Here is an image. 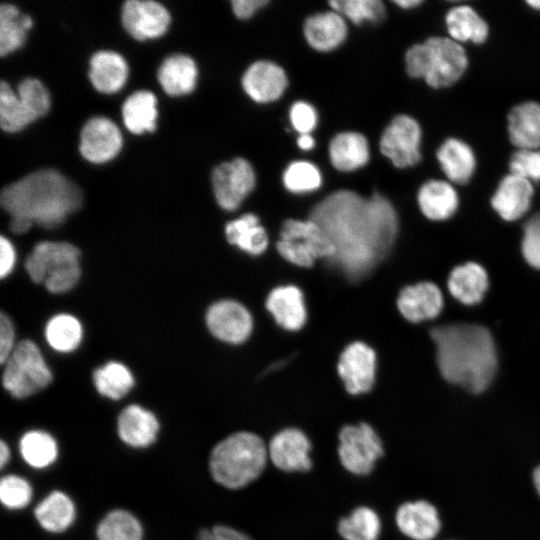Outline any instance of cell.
<instances>
[{
	"instance_id": "53",
	"label": "cell",
	"mask_w": 540,
	"mask_h": 540,
	"mask_svg": "<svg viewBox=\"0 0 540 540\" xmlns=\"http://www.w3.org/2000/svg\"><path fill=\"white\" fill-rule=\"evenodd\" d=\"M11 449L5 440L0 441V468L3 470L10 462Z\"/></svg>"
},
{
	"instance_id": "24",
	"label": "cell",
	"mask_w": 540,
	"mask_h": 540,
	"mask_svg": "<svg viewBox=\"0 0 540 540\" xmlns=\"http://www.w3.org/2000/svg\"><path fill=\"white\" fill-rule=\"evenodd\" d=\"M304 36L313 49L328 52L339 47L347 36L344 17L335 11L309 16L304 23Z\"/></svg>"
},
{
	"instance_id": "46",
	"label": "cell",
	"mask_w": 540,
	"mask_h": 540,
	"mask_svg": "<svg viewBox=\"0 0 540 540\" xmlns=\"http://www.w3.org/2000/svg\"><path fill=\"white\" fill-rule=\"evenodd\" d=\"M522 253L528 264L540 269V214L533 215L524 226Z\"/></svg>"
},
{
	"instance_id": "21",
	"label": "cell",
	"mask_w": 540,
	"mask_h": 540,
	"mask_svg": "<svg viewBox=\"0 0 540 540\" xmlns=\"http://www.w3.org/2000/svg\"><path fill=\"white\" fill-rule=\"evenodd\" d=\"M33 515L39 527L44 531L50 534H61L74 524L77 509L70 495L55 489L35 505Z\"/></svg>"
},
{
	"instance_id": "9",
	"label": "cell",
	"mask_w": 540,
	"mask_h": 540,
	"mask_svg": "<svg viewBox=\"0 0 540 540\" xmlns=\"http://www.w3.org/2000/svg\"><path fill=\"white\" fill-rule=\"evenodd\" d=\"M276 248L283 258L301 267H311L316 259H330L335 253L325 232L311 219H287Z\"/></svg>"
},
{
	"instance_id": "4",
	"label": "cell",
	"mask_w": 540,
	"mask_h": 540,
	"mask_svg": "<svg viewBox=\"0 0 540 540\" xmlns=\"http://www.w3.org/2000/svg\"><path fill=\"white\" fill-rule=\"evenodd\" d=\"M268 447L252 431H236L210 450L208 470L212 480L228 490H241L256 482L266 470Z\"/></svg>"
},
{
	"instance_id": "12",
	"label": "cell",
	"mask_w": 540,
	"mask_h": 540,
	"mask_svg": "<svg viewBox=\"0 0 540 540\" xmlns=\"http://www.w3.org/2000/svg\"><path fill=\"white\" fill-rule=\"evenodd\" d=\"M256 175L244 158L223 162L212 172V187L217 203L227 211L235 210L254 189Z\"/></svg>"
},
{
	"instance_id": "37",
	"label": "cell",
	"mask_w": 540,
	"mask_h": 540,
	"mask_svg": "<svg viewBox=\"0 0 540 540\" xmlns=\"http://www.w3.org/2000/svg\"><path fill=\"white\" fill-rule=\"evenodd\" d=\"M446 26L450 38L456 42L480 44L488 36L487 23L470 6L459 5L450 9L446 15Z\"/></svg>"
},
{
	"instance_id": "45",
	"label": "cell",
	"mask_w": 540,
	"mask_h": 540,
	"mask_svg": "<svg viewBox=\"0 0 540 540\" xmlns=\"http://www.w3.org/2000/svg\"><path fill=\"white\" fill-rule=\"evenodd\" d=\"M510 173L531 181H540V150L519 149L509 163Z\"/></svg>"
},
{
	"instance_id": "55",
	"label": "cell",
	"mask_w": 540,
	"mask_h": 540,
	"mask_svg": "<svg viewBox=\"0 0 540 540\" xmlns=\"http://www.w3.org/2000/svg\"><path fill=\"white\" fill-rule=\"evenodd\" d=\"M394 3L403 8L410 9L422 3L421 0H395Z\"/></svg>"
},
{
	"instance_id": "50",
	"label": "cell",
	"mask_w": 540,
	"mask_h": 540,
	"mask_svg": "<svg viewBox=\"0 0 540 540\" xmlns=\"http://www.w3.org/2000/svg\"><path fill=\"white\" fill-rule=\"evenodd\" d=\"M0 275L7 277L13 270L16 262V252L9 239L2 236L0 239Z\"/></svg>"
},
{
	"instance_id": "26",
	"label": "cell",
	"mask_w": 540,
	"mask_h": 540,
	"mask_svg": "<svg viewBox=\"0 0 540 540\" xmlns=\"http://www.w3.org/2000/svg\"><path fill=\"white\" fill-rule=\"evenodd\" d=\"M128 76L125 59L113 51H99L90 59L89 78L96 90L111 94L120 90Z\"/></svg>"
},
{
	"instance_id": "23",
	"label": "cell",
	"mask_w": 540,
	"mask_h": 540,
	"mask_svg": "<svg viewBox=\"0 0 540 540\" xmlns=\"http://www.w3.org/2000/svg\"><path fill=\"white\" fill-rule=\"evenodd\" d=\"M532 196L531 182L510 173L499 183L491 204L504 220L514 221L527 212Z\"/></svg>"
},
{
	"instance_id": "41",
	"label": "cell",
	"mask_w": 540,
	"mask_h": 540,
	"mask_svg": "<svg viewBox=\"0 0 540 540\" xmlns=\"http://www.w3.org/2000/svg\"><path fill=\"white\" fill-rule=\"evenodd\" d=\"M83 330L77 318L70 314H57L46 324L45 338L56 351L67 353L75 350L81 343Z\"/></svg>"
},
{
	"instance_id": "33",
	"label": "cell",
	"mask_w": 540,
	"mask_h": 540,
	"mask_svg": "<svg viewBox=\"0 0 540 540\" xmlns=\"http://www.w3.org/2000/svg\"><path fill=\"white\" fill-rule=\"evenodd\" d=\"M437 159L445 175L458 184L468 182L475 169L472 149L456 138H449L440 146Z\"/></svg>"
},
{
	"instance_id": "44",
	"label": "cell",
	"mask_w": 540,
	"mask_h": 540,
	"mask_svg": "<svg viewBox=\"0 0 540 540\" xmlns=\"http://www.w3.org/2000/svg\"><path fill=\"white\" fill-rule=\"evenodd\" d=\"M283 183L293 193H307L317 190L322 183L319 169L308 161H294L283 174Z\"/></svg>"
},
{
	"instance_id": "39",
	"label": "cell",
	"mask_w": 540,
	"mask_h": 540,
	"mask_svg": "<svg viewBox=\"0 0 540 540\" xmlns=\"http://www.w3.org/2000/svg\"><path fill=\"white\" fill-rule=\"evenodd\" d=\"M33 26L29 15H21L19 9L12 4L0 7V55L2 57L20 48L26 32Z\"/></svg>"
},
{
	"instance_id": "56",
	"label": "cell",
	"mask_w": 540,
	"mask_h": 540,
	"mask_svg": "<svg viewBox=\"0 0 540 540\" xmlns=\"http://www.w3.org/2000/svg\"><path fill=\"white\" fill-rule=\"evenodd\" d=\"M532 479H533L535 489H536L538 495L540 496V465H538L534 469Z\"/></svg>"
},
{
	"instance_id": "34",
	"label": "cell",
	"mask_w": 540,
	"mask_h": 540,
	"mask_svg": "<svg viewBox=\"0 0 540 540\" xmlns=\"http://www.w3.org/2000/svg\"><path fill=\"white\" fill-rule=\"evenodd\" d=\"M381 519L373 508L359 505L348 515L339 518L337 534L342 540H378L381 534Z\"/></svg>"
},
{
	"instance_id": "2",
	"label": "cell",
	"mask_w": 540,
	"mask_h": 540,
	"mask_svg": "<svg viewBox=\"0 0 540 540\" xmlns=\"http://www.w3.org/2000/svg\"><path fill=\"white\" fill-rule=\"evenodd\" d=\"M430 336L445 380L472 393H481L489 386L497 368V354L487 328L469 323L448 324L433 328Z\"/></svg>"
},
{
	"instance_id": "29",
	"label": "cell",
	"mask_w": 540,
	"mask_h": 540,
	"mask_svg": "<svg viewBox=\"0 0 540 540\" xmlns=\"http://www.w3.org/2000/svg\"><path fill=\"white\" fill-rule=\"evenodd\" d=\"M18 450L23 462L35 470L51 467L59 457L58 441L42 429L24 432L19 439Z\"/></svg>"
},
{
	"instance_id": "7",
	"label": "cell",
	"mask_w": 540,
	"mask_h": 540,
	"mask_svg": "<svg viewBox=\"0 0 540 540\" xmlns=\"http://www.w3.org/2000/svg\"><path fill=\"white\" fill-rule=\"evenodd\" d=\"M336 454L342 468L357 477L370 475L385 455L384 443L366 422L346 424L337 434Z\"/></svg>"
},
{
	"instance_id": "20",
	"label": "cell",
	"mask_w": 540,
	"mask_h": 540,
	"mask_svg": "<svg viewBox=\"0 0 540 540\" xmlns=\"http://www.w3.org/2000/svg\"><path fill=\"white\" fill-rule=\"evenodd\" d=\"M398 530L412 540H432L440 531L437 509L426 500L407 501L395 512Z\"/></svg>"
},
{
	"instance_id": "3",
	"label": "cell",
	"mask_w": 540,
	"mask_h": 540,
	"mask_svg": "<svg viewBox=\"0 0 540 540\" xmlns=\"http://www.w3.org/2000/svg\"><path fill=\"white\" fill-rule=\"evenodd\" d=\"M0 203L11 217H22L51 229L80 208L82 194L77 185L61 173L43 169L6 186Z\"/></svg>"
},
{
	"instance_id": "51",
	"label": "cell",
	"mask_w": 540,
	"mask_h": 540,
	"mask_svg": "<svg viewBox=\"0 0 540 540\" xmlns=\"http://www.w3.org/2000/svg\"><path fill=\"white\" fill-rule=\"evenodd\" d=\"M231 4L234 14L239 19H248L268 4V0H233Z\"/></svg>"
},
{
	"instance_id": "54",
	"label": "cell",
	"mask_w": 540,
	"mask_h": 540,
	"mask_svg": "<svg viewBox=\"0 0 540 540\" xmlns=\"http://www.w3.org/2000/svg\"><path fill=\"white\" fill-rule=\"evenodd\" d=\"M297 145L304 151H309L314 148L315 140L310 134H301L297 139Z\"/></svg>"
},
{
	"instance_id": "22",
	"label": "cell",
	"mask_w": 540,
	"mask_h": 540,
	"mask_svg": "<svg viewBox=\"0 0 540 540\" xmlns=\"http://www.w3.org/2000/svg\"><path fill=\"white\" fill-rule=\"evenodd\" d=\"M401 314L410 322H421L438 316L443 307V296L433 283L422 282L405 287L397 300Z\"/></svg>"
},
{
	"instance_id": "17",
	"label": "cell",
	"mask_w": 540,
	"mask_h": 540,
	"mask_svg": "<svg viewBox=\"0 0 540 540\" xmlns=\"http://www.w3.org/2000/svg\"><path fill=\"white\" fill-rule=\"evenodd\" d=\"M122 146L117 125L105 117L88 120L81 130L80 152L92 163H104L114 158Z\"/></svg>"
},
{
	"instance_id": "48",
	"label": "cell",
	"mask_w": 540,
	"mask_h": 540,
	"mask_svg": "<svg viewBox=\"0 0 540 540\" xmlns=\"http://www.w3.org/2000/svg\"><path fill=\"white\" fill-rule=\"evenodd\" d=\"M195 540H253L248 534L226 524H215L199 530Z\"/></svg>"
},
{
	"instance_id": "42",
	"label": "cell",
	"mask_w": 540,
	"mask_h": 540,
	"mask_svg": "<svg viewBox=\"0 0 540 540\" xmlns=\"http://www.w3.org/2000/svg\"><path fill=\"white\" fill-rule=\"evenodd\" d=\"M328 4L356 25L366 21L377 24L385 17V6L380 0H332Z\"/></svg>"
},
{
	"instance_id": "32",
	"label": "cell",
	"mask_w": 540,
	"mask_h": 540,
	"mask_svg": "<svg viewBox=\"0 0 540 540\" xmlns=\"http://www.w3.org/2000/svg\"><path fill=\"white\" fill-rule=\"evenodd\" d=\"M417 198L422 213L435 221L448 219L458 207L455 189L442 180L425 182L419 189Z\"/></svg>"
},
{
	"instance_id": "19",
	"label": "cell",
	"mask_w": 540,
	"mask_h": 540,
	"mask_svg": "<svg viewBox=\"0 0 540 540\" xmlns=\"http://www.w3.org/2000/svg\"><path fill=\"white\" fill-rule=\"evenodd\" d=\"M288 84L285 71L276 63L261 60L251 64L242 77V87L255 102L269 103L282 96Z\"/></svg>"
},
{
	"instance_id": "30",
	"label": "cell",
	"mask_w": 540,
	"mask_h": 540,
	"mask_svg": "<svg viewBox=\"0 0 540 540\" xmlns=\"http://www.w3.org/2000/svg\"><path fill=\"white\" fill-rule=\"evenodd\" d=\"M454 298L466 305L480 302L488 288L487 273L482 266L469 262L455 267L448 279Z\"/></svg>"
},
{
	"instance_id": "11",
	"label": "cell",
	"mask_w": 540,
	"mask_h": 540,
	"mask_svg": "<svg viewBox=\"0 0 540 540\" xmlns=\"http://www.w3.org/2000/svg\"><path fill=\"white\" fill-rule=\"evenodd\" d=\"M268 457L283 473H306L313 468V444L308 435L297 427H286L269 440Z\"/></svg>"
},
{
	"instance_id": "18",
	"label": "cell",
	"mask_w": 540,
	"mask_h": 540,
	"mask_svg": "<svg viewBox=\"0 0 540 540\" xmlns=\"http://www.w3.org/2000/svg\"><path fill=\"white\" fill-rule=\"evenodd\" d=\"M116 432L127 447L145 449L157 441L160 422L152 411L138 404H131L118 415Z\"/></svg>"
},
{
	"instance_id": "31",
	"label": "cell",
	"mask_w": 540,
	"mask_h": 540,
	"mask_svg": "<svg viewBox=\"0 0 540 540\" xmlns=\"http://www.w3.org/2000/svg\"><path fill=\"white\" fill-rule=\"evenodd\" d=\"M158 80L163 90L171 96L188 94L196 85V64L189 56L171 55L162 62Z\"/></svg>"
},
{
	"instance_id": "10",
	"label": "cell",
	"mask_w": 540,
	"mask_h": 540,
	"mask_svg": "<svg viewBox=\"0 0 540 540\" xmlns=\"http://www.w3.org/2000/svg\"><path fill=\"white\" fill-rule=\"evenodd\" d=\"M80 251L68 242L38 243L25 262L26 271L35 283H43L80 268Z\"/></svg>"
},
{
	"instance_id": "40",
	"label": "cell",
	"mask_w": 540,
	"mask_h": 540,
	"mask_svg": "<svg viewBox=\"0 0 540 540\" xmlns=\"http://www.w3.org/2000/svg\"><path fill=\"white\" fill-rule=\"evenodd\" d=\"M93 383L103 397L119 400L130 392L134 386V378L122 363L108 362L95 370Z\"/></svg>"
},
{
	"instance_id": "27",
	"label": "cell",
	"mask_w": 540,
	"mask_h": 540,
	"mask_svg": "<svg viewBox=\"0 0 540 540\" xmlns=\"http://www.w3.org/2000/svg\"><path fill=\"white\" fill-rule=\"evenodd\" d=\"M508 133L519 149L540 147V104L524 102L515 106L508 115Z\"/></svg>"
},
{
	"instance_id": "28",
	"label": "cell",
	"mask_w": 540,
	"mask_h": 540,
	"mask_svg": "<svg viewBox=\"0 0 540 540\" xmlns=\"http://www.w3.org/2000/svg\"><path fill=\"white\" fill-rule=\"evenodd\" d=\"M329 158L333 167L351 172L366 165L369 160V144L358 132H341L329 144Z\"/></svg>"
},
{
	"instance_id": "8",
	"label": "cell",
	"mask_w": 540,
	"mask_h": 540,
	"mask_svg": "<svg viewBox=\"0 0 540 540\" xmlns=\"http://www.w3.org/2000/svg\"><path fill=\"white\" fill-rule=\"evenodd\" d=\"M49 107V93L38 79H24L18 85L17 95L5 81L0 84V125L6 132L24 129L44 116Z\"/></svg>"
},
{
	"instance_id": "52",
	"label": "cell",
	"mask_w": 540,
	"mask_h": 540,
	"mask_svg": "<svg viewBox=\"0 0 540 540\" xmlns=\"http://www.w3.org/2000/svg\"><path fill=\"white\" fill-rule=\"evenodd\" d=\"M33 223L22 217H11L10 220V229L16 234H21L27 232Z\"/></svg>"
},
{
	"instance_id": "16",
	"label": "cell",
	"mask_w": 540,
	"mask_h": 540,
	"mask_svg": "<svg viewBox=\"0 0 540 540\" xmlns=\"http://www.w3.org/2000/svg\"><path fill=\"white\" fill-rule=\"evenodd\" d=\"M206 323L216 338L234 344L245 341L252 330L250 313L233 300H222L211 305L206 314Z\"/></svg>"
},
{
	"instance_id": "15",
	"label": "cell",
	"mask_w": 540,
	"mask_h": 540,
	"mask_svg": "<svg viewBox=\"0 0 540 540\" xmlns=\"http://www.w3.org/2000/svg\"><path fill=\"white\" fill-rule=\"evenodd\" d=\"M121 17L126 31L141 41L160 37L170 24V15L166 8L152 0L126 1Z\"/></svg>"
},
{
	"instance_id": "43",
	"label": "cell",
	"mask_w": 540,
	"mask_h": 540,
	"mask_svg": "<svg viewBox=\"0 0 540 540\" xmlns=\"http://www.w3.org/2000/svg\"><path fill=\"white\" fill-rule=\"evenodd\" d=\"M33 498V487L23 476L6 474L0 480V501L10 511H18L29 506Z\"/></svg>"
},
{
	"instance_id": "38",
	"label": "cell",
	"mask_w": 540,
	"mask_h": 540,
	"mask_svg": "<svg viewBox=\"0 0 540 540\" xmlns=\"http://www.w3.org/2000/svg\"><path fill=\"white\" fill-rule=\"evenodd\" d=\"M97 540H143L144 528L131 511L115 508L108 511L96 527Z\"/></svg>"
},
{
	"instance_id": "49",
	"label": "cell",
	"mask_w": 540,
	"mask_h": 540,
	"mask_svg": "<svg viewBox=\"0 0 540 540\" xmlns=\"http://www.w3.org/2000/svg\"><path fill=\"white\" fill-rule=\"evenodd\" d=\"M17 343H15L14 325L8 315L0 316V361L2 364L8 359Z\"/></svg>"
},
{
	"instance_id": "6",
	"label": "cell",
	"mask_w": 540,
	"mask_h": 540,
	"mask_svg": "<svg viewBox=\"0 0 540 540\" xmlns=\"http://www.w3.org/2000/svg\"><path fill=\"white\" fill-rule=\"evenodd\" d=\"M52 373L38 346L23 340L4 363L2 384L14 398L22 399L45 389L52 381Z\"/></svg>"
},
{
	"instance_id": "57",
	"label": "cell",
	"mask_w": 540,
	"mask_h": 540,
	"mask_svg": "<svg viewBox=\"0 0 540 540\" xmlns=\"http://www.w3.org/2000/svg\"><path fill=\"white\" fill-rule=\"evenodd\" d=\"M527 4L534 9L540 10V0L527 1Z\"/></svg>"
},
{
	"instance_id": "1",
	"label": "cell",
	"mask_w": 540,
	"mask_h": 540,
	"mask_svg": "<svg viewBox=\"0 0 540 540\" xmlns=\"http://www.w3.org/2000/svg\"><path fill=\"white\" fill-rule=\"evenodd\" d=\"M309 219L335 249L331 264L352 281L366 277L388 255L398 232L394 207L378 193L366 198L335 191L313 207Z\"/></svg>"
},
{
	"instance_id": "35",
	"label": "cell",
	"mask_w": 540,
	"mask_h": 540,
	"mask_svg": "<svg viewBox=\"0 0 540 540\" xmlns=\"http://www.w3.org/2000/svg\"><path fill=\"white\" fill-rule=\"evenodd\" d=\"M157 100L155 95L146 90L131 94L122 107L123 122L134 134L152 132L156 129Z\"/></svg>"
},
{
	"instance_id": "14",
	"label": "cell",
	"mask_w": 540,
	"mask_h": 540,
	"mask_svg": "<svg viewBox=\"0 0 540 540\" xmlns=\"http://www.w3.org/2000/svg\"><path fill=\"white\" fill-rule=\"evenodd\" d=\"M376 356L374 351L362 342L348 345L338 362V373L351 395L369 392L375 381Z\"/></svg>"
},
{
	"instance_id": "13",
	"label": "cell",
	"mask_w": 540,
	"mask_h": 540,
	"mask_svg": "<svg viewBox=\"0 0 540 540\" xmlns=\"http://www.w3.org/2000/svg\"><path fill=\"white\" fill-rule=\"evenodd\" d=\"M421 129L408 115L392 119L380 138L381 153L398 168L413 166L420 161Z\"/></svg>"
},
{
	"instance_id": "47",
	"label": "cell",
	"mask_w": 540,
	"mask_h": 540,
	"mask_svg": "<svg viewBox=\"0 0 540 540\" xmlns=\"http://www.w3.org/2000/svg\"><path fill=\"white\" fill-rule=\"evenodd\" d=\"M293 128L301 134H310L317 125L318 117L315 108L304 101L295 102L289 112Z\"/></svg>"
},
{
	"instance_id": "36",
	"label": "cell",
	"mask_w": 540,
	"mask_h": 540,
	"mask_svg": "<svg viewBox=\"0 0 540 540\" xmlns=\"http://www.w3.org/2000/svg\"><path fill=\"white\" fill-rule=\"evenodd\" d=\"M225 234L229 243L251 255L263 253L268 246L266 231L260 225L258 217L252 213L229 222L225 227Z\"/></svg>"
},
{
	"instance_id": "5",
	"label": "cell",
	"mask_w": 540,
	"mask_h": 540,
	"mask_svg": "<svg viewBox=\"0 0 540 540\" xmlns=\"http://www.w3.org/2000/svg\"><path fill=\"white\" fill-rule=\"evenodd\" d=\"M468 59L460 43L448 37H430L411 46L405 54L407 73L423 78L433 88L455 83L465 72Z\"/></svg>"
},
{
	"instance_id": "25",
	"label": "cell",
	"mask_w": 540,
	"mask_h": 540,
	"mask_svg": "<svg viewBox=\"0 0 540 540\" xmlns=\"http://www.w3.org/2000/svg\"><path fill=\"white\" fill-rule=\"evenodd\" d=\"M266 307L276 322L287 330H298L306 321L303 294L296 286L273 289L267 298Z\"/></svg>"
}]
</instances>
